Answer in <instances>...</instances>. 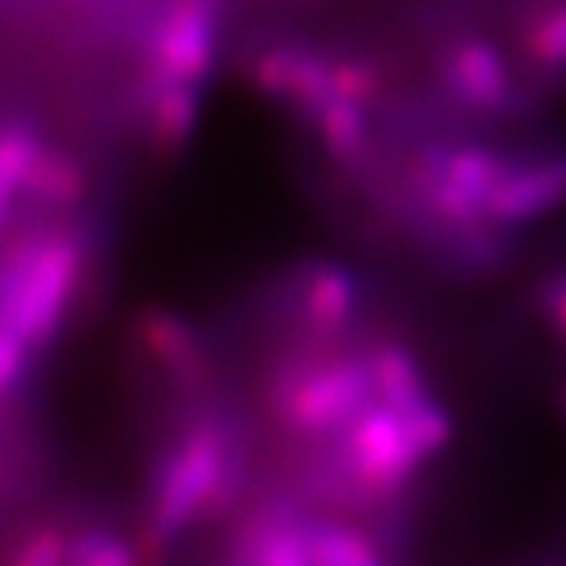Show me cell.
<instances>
[{
    "instance_id": "2",
    "label": "cell",
    "mask_w": 566,
    "mask_h": 566,
    "mask_svg": "<svg viewBox=\"0 0 566 566\" xmlns=\"http://www.w3.org/2000/svg\"><path fill=\"white\" fill-rule=\"evenodd\" d=\"M80 244L63 233H21L6 252L0 275L3 331L30 349L45 346L59 331L69 294L80 273Z\"/></svg>"
},
{
    "instance_id": "23",
    "label": "cell",
    "mask_w": 566,
    "mask_h": 566,
    "mask_svg": "<svg viewBox=\"0 0 566 566\" xmlns=\"http://www.w3.org/2000/svg\"><path fill=\"white\" fill-rule=\"evenodd\" d=\"M541 307L556 336L566 344V271L551 275L541 292Z\"/></svg>"
},
{
    "instance_id": "15",
    "label": "cell",
    "mask_w": 566,
    "mask_h": 566,
    "mask_svg": "<svg viewBox=\"0 0 566 566\" xmlns=\"http://www.w3.org/2000/svg\"><path fill=\"white\" fill-rule=\"evenodd\" d=\"M40 158L38 139L27 129H9L0 147V197H3V221H9L11 197L24 187L34 160Z\"/></svg>"
},
{
    "instance_id": "12",
    "label": "cell",
    "mask_w": 566,
    "mask_h": 566,
    "mask_svg": "<svg viewBox=\"0 0 566 566\" xmlns=\"http://www.w3.org/2000/svg\"><path fill=\"white\" fill-rule=\"evenodd\" d=\"M424 166L433 168L451 184H457L459 189H464L483 208L493 189L512 171V166L504 158L488 150H478V147H467V150L457 153H433L424 158Z\"/></svg>"
},
{
    "instance_id": "11",
    "label": "cell",
    "mask_w": 566,
    "mask_h": 566,
    "mask_svg": "<svg viewBox=\"0 0 566 566\" xmlns=\"http://www.w3.org/2000/svg\"><path fill=\"white\" fill-rule=\"evenodd\" d=\"M300 533L310 566H363L378 558L370 537L349 525L328 520H302Z\"/></svg>"
},
{
    "instance_id": "13",
    "label": "cell",
    "mask_w": 566,
    "mask_h": 566,
    "mask_svg": "<svg viewBox=\"0 0 566 566\" xmlns=\"http://www.w3.org/2000/svg\"><path fill=\"white\" fill-rule=\"evenodd\" d=\"M24 189L48 205H71L84 192V171L76 160L61 153H40Z\"/></svg>"
},
{
    "instance_id": "24",
    "label": "cell",
    "mask_w": 566,
    "mask_h": 566,
    "mask_svg": "<svg viewBox=\"0 0 566 566\" xmlns=\"http://www.w3.org/2000/svg\"><path fill=\"white\" fill-rule=\"evenodd\" d=\"M363 566H384V564H380V558H373V562H367Z\"/></svg>"
},
{
    "instance_id": "18",
    "label": "cell",
    "mask_w": 566,
    "mask_h": 566,
    "mask_svg": "<svg viewBox=\"0 0 566 566\" xmlns=\"http://www.w3.org/2000/svg\"><path fill=\"white\" fill-rule=\"evenodd\" d=\"M66 566H137V558L122 537L90 530L69 546Z\"/></svg>"
},
{
    "instance_id": "16",
    "label": "cell",
    "mask_w": 566,
    "mask_h": 566,
    "mask_svg": "<svg viewBox=\"0 0 566 566\" xmlns=\"http://www.w3.org/2000/svg\"><path fill=\"white\" fill-rule=\"evenodd\" d=\"M321 124L325 145L331 147V153H334L338 160H354L363 153L365 126L352 103L331 101L321 111Z\"/></svg>"
},
{
    "instance_id": "4",
    "label": "cell",
    "mask_w": 566,
    "mask_h": 566,
    "mask_svg": "<svg viewBox=\"0 0 566 566\" xmlns=\"http://www.w3.org/2000/svg\"><path fill=\"white\" fill-rule=\"evenodd\" d=\"M422 459L407 436L405 420L391 407L370 405L346 424V478L370 499L399 491Z\"/></svg>"
},
{
    "instance_id": "22",
    "label": "cell",
    "mask_w": 566,
    "mask_h": 566,
    "mask_svg": "<svg viewBox=\"0 0 566 566\" xmlns=\"http://www.w3.org/2000/svg\"><path fill=\"white\" fill-rule=\"evenodd\" d=\"M30 352L32 349L21 338L9 334V331H0V386H3V391H11L19 384Z\"/></svg>"
},
{
    "instance_id": "10",
    "label": "cell",
    "mask_w": 566,
    "mask_h": 566,
    "mask_svg": "<svg viewBox=\"0 0 566 566\" xmlns=\"http://www.w3.org/2000/svg\"><path fill=\"white\" fill-rule=\"evenodd\" d=\"M454 95L472 108H501L506 103V71L491 48H464L449 69Z\"/></svg>"
},
{
    "instance_id": "5",
    "label": "cell",
    "mask_w": 566,
    "mask_h": 566,
    "mask_svg": "<svg viewBox=\"0 0 566 566\" xmlns=\"http://www.w3.org/2000/svg\"><path fill=\"white\" fill-rule=\"evenodd\" d=\"M566 202V153L512 168L488 197L485 216L493 223H527Z\"/></svg>"
},
{
    "instance_id": "7",
    "label": "cell",
    "mask_w": 566,
    "mask_h": 566,
    "mask_svg": "<svg viewBox=\"0 0 566 566\" xmlns=\"http://www.w3.org/2000/svg\"><path fill=\"white\" fill-rule=\"evenodd\" d=\"M300 525L292 506L263 509L237 535L226 566H310Z\"/></svg>"
},
{
    "instance_id": "9",
    "label": "cell",
    "mask_w": 566,
    "mask_h": 566,
    "mask_svg": "<svg viewBox=\"0 0 566 566\" xmlns=\"http://www.w3.org/2000/svg\"><path fill=\"white\" fill-rule=\"evenodd\" d=\"M370 373L375 384V396L380 405L391 407L394 412L407 415L428 399V386H424L422 367L409 354L405 346L399 344H380L370 357Z\"/></svg>"
},
{
    "instance_id": "20",
    "label": "cell",
    "mask_w": 566,
    "mask_h": 566,
    "mask_svg": "<svg viewBox=\"0 0 566 566\" xmlns=\"http://www.w3.org/2000/svg\"><path fill=\"white\" fill-rule=\"evenodd\" d=\"M66 556L69 546L59 530L42 527L27 537L13 566H66Z\"/></svg>"
},
{
    "instance_id": "19",
    "label": "cell",
    "mask_w": 566,
    "mask_h": 566,
    "mask_svg": "<svg viewBox=\"0 0 566 566\" xmlns=\"http://www.w3.org/2000/svg\"><path fill=\"white\" fill-rule=\"evenodd\" d=\"M195 122V97L187 90H168L155 108V134L163 145H181Z\"/></svg>"
},
{
    "instance_id": "25",
    "label": "cell",
    "mask_w": 566,
    "mask_h": 566,
    "mask_svg": "<svg viewBox=\"0 0 566 566\" xmlns=\"http://www.w3.org/2000/svg\"><path fill=\"white\" fill-rule=\"evenodd\" d=\"M562 405H564V412H566V391H564V396H562Z\"/></svg>"
},
{
    "instance_id": "21",
    "label": "cell",
    "mask_w": 566,
    "mask_h": 566,
    "mask_svg": "<svg viewBox=\"0 0 566 566\" xmlns=\"http://www.w3.org/2000/svg\"><path fill=\"white\" fill-rule=\"evenodd\" d=\"M533 45L537 59L546 66H566V6L543 19Z\"/></svg>"
},
{
    "instance_id": "1",
    "label": "cell",
    "mask_w": 566,
    "mask_h": 566,
    "mask_svg": "<svg viewBox=\"0 0 566 566\" xmlns=\"http://www.w3.org/2000/svg\"><path fill=\"white\" fill-rule=\"evenodd\" d=\"M237 441L223 422L200 420L168 449L153 478L150 530L158 541L181 533L197 514L218 516L233 504L244 483Z\"/></svg>"
},
{
    "instance_id": "3",
    "label": "cell",
    "mask_w": 566,
    "mask_h": 566,
    "mask_svg": "<svg viewBox=\"0 0 566 566\" xmlns=\"http://www.w3.org/2000/svg\"><path fill=\"white\" fill-rule=\"evenodd\" d=\"M375 384L365 357L294 359L273 378V401L300 433L344 428L370 407Z\"/></svg>"
},
{
    "instance_id": "6",
    "label": "cell",
    "mask_w": 566,
    "mask_h": 566,
    "mask_svg": "<svg viewBox=\"0 0 566 566\" xmlns=\"http://www.w3.org/2000/svg\"><path fill=\"white\" fill-rule=\"evenodd\" d=\"M137 334L155 363L179 386L197 388L208 380V352H205L195 325L184 321L181 315L160 307L145 310L137 321Z\"/></svg>"
},
{
    "instance_id": "17",
    "label": "cell",
    "mask_w": 566,
    "mask_h": 566,
    "mask_svg": "<svg viewBox=\"0 0 566 566\" xmlns=\"http://www.w3.org/2000/svg\"><path fill=\"white\" fill-rule=\"evenodd\" d=\"M405 420L407 436L412 438L415 449L420 451L422 457L438 454L451 438V415L438 405L433 396L420 401L412 412L401 415Z\"/></svg>"
},
{
    "instance_id": "8",
    "label": "cell",
    "mask_w": 566,
    "mask_h": 566,
    "mask_svg": "<svg viewBox=\"0 0 566 566\" xmlns=\"http://www.w3.org/2000/svg\"><path fill=\"white\" fill-rule=\"evenodd\" d=\"M357 304V281L346 268L321 263L307 273L302 286V321L317 336L342 331Z\"/></svg>"
},
{
    "instance_id": "14",
    "label": "cell",
    "mask_w": 566,
    "mask_h": 566,
    "mask_svg": "<svg viewBox=\"0 0 566 566\" xmlns=\"http://www.w3.org/2000/svg\"><path fill=\"white\" fill-rule=\"evenodd\" d=\"M208 63V34L200 21H179L160 45V66L168 80H195Z\"/></svg>"
}]
</instances>
